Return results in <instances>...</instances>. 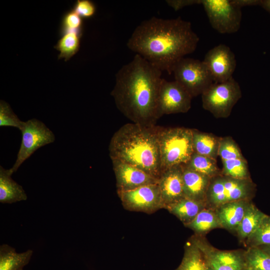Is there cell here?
I'll return each instance as SVG.
<instances>
[{
    "instance_id": "1",
    "label": "cell",
    "mask_w": 270,
    "mask_h": 270,
    "mask_svg": "<svg viewBox=\"0 0 270 270\" xmlns=\"http://www.w3.org/2000/svg\"><path fill=\"white\" fill-rule=\"evenodd\" d=\"M198 41L190 22L180 17H152L135 28L126 45L162 72L170 74L180 59L196 50Z\"/></svg>"
},
{
    "instance_id": "2",
    "label": "cell",
    "mask_w": 270,
    "mask_h": 270,
    "mask_svg": "<svg viewBox=\"0 0 270 270\" xmlns=\"http://www.w3.org/2000/svg\"><path fill=\"white\" fill-rule=\"evenodd\" d=\"M162 72L139 54L123 66L116 76L111 92L119 110L132 122L156 125L160 118L158 97Z\"/></svg>"
},
{
    "instance_id": "3",
    "label": "cell",
    "mask_w": 270,
    "mask_h": 270,
    "mask_svg": "<svg viewBox=\"0 0 270 270\" xmlns=\"http://www.w3.org/2000/svg\"><path fill=\"white\" fill-rule=\"evenodd\" d=\"M158 128L134 122L123 125L110 140L111 160L128 164L158 179L162 174Z\"/></svg>"
},
{
    "instance_id": "4",
    "label": "cell",
    "mask_w": 270,
    "mask_h": 270,
    "mask_svg": "<svg viewBox=\"0 0 270 270\" xmlns=\"http://www.w3.org/2000/svg\"><path fill=\"white\" fill-rule=\"evenodd\" d=\"M158 140L162 172L174 166L185 165L194 152L191 128L159 126Z\"/></svg>"
},
{
    "instance_id": "5",
    "label": "cell",
    "mask_w": 270,
    "mask_h": 270,
    "mask_svg": "<svg viewBox=\"0 0 270 270\" xmlns=\"http://www.w3.org/2000/svg\"><path fill=\"white\" fill-rule=\"evenodd\" d=\"M241 97L240 86L232 77L226 82L211 84L202 94V106L215 118H226Z\"/></svg>"
},
{
    "instance_id": "6",
    "label": "cell",
    "mask_w": 270,
    "mask_h": 270,
    "mask_svg": "<svg viewBox=\"0 0 270 270\" xmlns=\"http://www.w3.org/2000/svg\"><path fill=\"white\" fill-rule=\"evenodd\" d=\"M175 80L182 85L192 98L201 94L214 83L203 61L192 58L180 59L172 70Z\"/></svg>"
},
{
    "instance_id": "7",
    "label": "cell",
    "mask_w": 270,
    "mask_h": 270,
    "mask_svg": "<svg viewBox=\"0 0 270 270\" xmlns=\"http://www.w3.org/2000/svg\"><path fill=\"white\" fill-rule=\"evenodd\" d=\"M20 132L22 136L20 149L14 164L10 168L12 174L37 150L55 140L52 132L43 122L36 118L24 122Z\"/></svg>"
},
{
    "instance_id": "8",
    "label": "cell",
    "mask_w": 270,
    "mask_h": 270,
    "mask_svg": "<svg viewBox=\"0 0 270 270\" xmlns=\"http://www.w3.org/2000/svg\"><path fill=\"white\" fill-rule=\"evenodd\" d=\"M212 28L220 34L236 32L240 28L241 8L230 0H202Z\"/></svg>"
},
{
    "instance_id": "9",
    "label": "cell",
    "mask_w": 270,
    "mask_h": 270,
    "mask_svg": "<svg viewBox=\"0 0 270 270\" xmlns=\"http://www.w3.org/2000/svg\"><path fill=\"white\" fill-rule=\"evenodd\" d=\"M117 194L122 206L128 210L152 214L164 208L158 184Z\"/></svg>"
},
{
    "instance_id": "10",
    "label": "cell",
    "mask_w": 270,
    "mask_h": 270,
    "mask_svg": "<svg viewBox=\"0 0 270 270\" xmlns=\"http://www.w3.org/2000/svg\"><path fill=\"white\" fill-rule=\"evenodd\" d=\"M192 97L186 90L176 80H163L158 97L160 118L164 114L184 113L191 108Z\"/></svg>"
},
{
    "instance_id": "11",
    "label": "cell",
    "mask_w": 270,
    "mask_h": 270,
    "mask_svg": "<svg viewBox=\"0 0 270 270\" xmlns=\"http://www.w3.org/2000/svg\"><path fill=\"white\" fill-rule=\"evenodd\" d=\"M203 62L214 82H224L232 78L236 65L234 53L224 44H220L209 50Z\"/></svg>"
},
{
    "instance_id": "12",
    "label": "cell",
    "mask_w": 270,
    "mask_h": 270,
    "mask_svg": "<svg viewBox=\"0 0 270 270\" xmlns=\"http://www.w3.org/2000/svg\"><path fill=\"white\" fill-rule=\"evenodd\" d=\"M196 236L206 256L208 270H244L246 268L244 250H218L212 246L202 236Z\"/></svg>"
},
{
    "instance_id": "13",
    "label": "cell",
    "mask_w": 270,
    "mask_h": 270,
    "mask_svg": "<svg viewBox=\"0 0 270 270\" xmlns=\"http://www.w3.org/2000/svg\"><path fill=\"white\" fill-rule=\"evenodd\" d=\"M117 192L128 191L139 187L158 184V179L128 164L112 160Z\"/></svg>"
},
{
    "instance_id": "14",
    "label": "cell",
    "mask_w": 270,
    "mask_h": 270,
    "mask_svg": "<svg viewBox=\"0 0 270 270\" xmlns=\"http://www.w3.org/2000/svg\"><path fill=\"white\" fill-rule=\"evenodd\" d=\"M182 171L183 165L174 166L164 170L158 178L164 208L184 198Z\"/></svg>"
},
{
    "instance_id": "15",
    "label": "cell",
    "mask_w": 270,
    "mask_h": 270,
    "mask_svg": "<svg viewBox=\"0 0 270 270\" xmlns=\"http://www.w3.org/2000/svg\"><path fill=\"white\" fill-rule=\"evenodd\" d=\"M211 178L183 165L182 180L184 197L206 204V196Z\"/></svg>"
},
{
    "instance_id": "16",
    "label": "cell",
    "mask_w": 270,
    "mask_h": 270,
    "mask_svg": "<svg viewBox=\"0 0 270 270\" xmlns=\"http://www.w3.org/2000/svg\"><path fill=\"white\" fill-rule=\"evenodd\" d=\"M252 201L241 200L222 204L216 210L221 227L236 232Z\"/></svg>"
},
{
    "instance_id": "17",
    "label": "cell",
    "mask_w": 270,
    "mask_h": 270,
    "mask_svg": "<svg viewBox=\"0 0 270 270\" xmlns=\"http://www.w3.org/2000/svg\"><path fill=\"white\" fill-rule=\"evenodd\" d=\"M206 256L196 235L186 242L182 262L174 270H208Z\"/></svg>"
},
{
    "instance_id": "18",
    "label": "cell",
    "mask_w": 270,
    "mask_h": 270,
    "mask_svg": "<svg viewBox=\"0 0 270 270\" xmlns=\"http://www.w3.org/2000/svg\"><path fill=\"white\" fill-rule=\"evenodd\" d=\"M222 176L226 202L241 200H251L256 192V185L251 178L239 180Z\"/></svg>"
},
{
    "instance_id": "19",
    "label": "cell",
    "mask_w": 270,
    "mask_h": 270,
    "mask_svg": "<svg viewBox=\"0 0 270 270\" xmlns=\"http://www.w3.org/2000/svg\"><path fill=\"white\" fill-rule=\"evenodd\" d=\"M10 169L0 166V202L12 204L26 200L27 194L22 186L12 178Z\"/></svg>"
},
{
    "instance_id": "20",
    "label": "cell",
    "mask_w": 270,
    "mask_h": 270,
    "mask_svg": "<svg viewBox=\"0 0 270 270\" xmlns=\"http://www.w3.org/2000/svg\"><path fill=\"white\" fill-rule=\"evenodd\" d=\"M33 250L17 252L8 244L0 246V270H22L30 260Z\"/></svg>"
},
{
    "instance_id": "21",
    "label": "cell",
    "mask_w": 270,
    "mask_h": 270,
    "mask_svg": "<svg viewBox=\"0 0 270 270\" xmlns=\"http://www.w3.org/2000/svg\"><path fill=\"white\" fill-rule=\"evenodd\" d=\"M206 208H208L206 202L184 197L168 206L165 209L176 216L185 226L192 221Z\"/></svg>"
},
{
    "instance_id": "22",
    "label": "cell",
    "mask_w": 270,
    "mask_h": 270,
    "mask_svg": "<svg viewBox=\"0 0 270 270\" xmlns=\"http://www.w3.org/2000/svg\"><path fill=\"white\" fill-rule=\"evenodd\" d=\"M266 215L251 202L236 232L239 240L245 243L256 230Z\"/></svg>"
},
{
    "instance_id": "23",
    "label": "cell",
    "mask_w": 270,
    "mask_h": 270,
    "mask_svg": "<svg viewBox=\"0 0 270 270\" xmlns=\"http://www.w3.org/2000/svg\"><path fill=\"white\" fill-rule=\"evenodd\" d=\"M192 131L194 152L216 160L220 138L196 129Z\"/></svg>"
},
{
    "instance_id": "24",
    "label": "cell",
    "mask_w": 270,
    "mask_h": 270,
    "mask_svg": "<svg viewBox=\"0 0 270 270\" xmlns=\"http://www.w3.org/2000/svg\"><path fill=\"white\" fill-rule=\"evenodd\" d=\"M185 226L192 230L194 234L202 236L213 229L222 228L216 209L210 208H206L200 211Z\"/></svg>"
},
{
    "instance_id": "25",
    "label": "cell",
    "mask_w": 270,
    "mask_h": 270,
    "mask_svg": "<svg viewBox=\"0 0 270 270\" xmlns=\"http://www.w3.org/2000/svg\"><path fill=\"white\" fill-rule=\"evenodd\" d=\"M54 48L60 52L58 59L68 61L79 50L82 30L64 32Z\"/></svg>"
},
{
    "instance_id": "26",
    "label": "cell",
    "mask_w": 270,
    "mask_h": 270,
    "mask_svg": "<svg viewBox=\"0 0 270 270\" xmlns=\"http://www.w3.org/2000/svg\"><path fill=\"white\" fill-rule=\"evenodd\" d=\"M189 169L210 178L222 174L216 164V160L194 152L189 161L184 165Z\"/></svg>"
},
{
    "instance_id": "27",
    "label": "cell",
    "mask_w": 270,
    "mask_h": 270,
    "mask_svg": "<svg viewBox=\"0 0 270 270\" xmlns=\"http://www.w3.org/2000/svg\"><path fill=\"white\" fill-rule=\"evenodd\" d=\"M246 268L249 270H270V256L259 246L244 250Z\"/></svg>"
},
{
    "instance_id": "28",
    "label": "cell",
    "mask_w": 270,
    "mask_h": 270,
    "mask_svg": "<svg viewBox=\"0 0 270 270\" xmlns=\"http://www.w3.org/2000/svg\"><path fill=\"white\" fill-rule=\"evenodd\" d=\"M222 164V175L239 180L250 179L248 162L244 158L224 160Z\"/></svg>"
},
{
    "instance_id": "29",
    "label": "cell",
    "mask_w": 270,
    "mask_h": 270,
    "mask_svg": "<svg viewBox=\"0 0 270 270\" xmlns=\"http://www.w3.org/2000/svg\"><path fill=\"white\" fill-rule=\"evenodd\" d=\"M245 244L248 247L270 245V216H266L258 228Z\"/></svg>"
},
{
    "instance_id": "30",
    "label": "cell",
    "mask_w": 270,
    "mask_h": 270,
    "mask_svg": "<svg viewBox=\"0 0 270 270\" xmlns=\"http://www.w3.org/2000/svg\"><path fill=\"white\" fill-rule=\"evenodd\" d=\"M218 156L222 161L244 158L237 144L228 136L220 138Z\"/></svg>"
},
{
    "instance_id": "31",
    "label": "cell",
    "mask_w": 270,
    "mask_h": 270,
    "mask_svg": "<svg viewBox=\"0 0 270 270\" xmlns=\"http://www.w3.org/2000/svg\"><path fill=\"white\" fill-rule=\"evenodd\" d=\"M24 122L20 120L10 104L3 100L0 101V126H11L22 129Z\"/></svg>"
},
{
    "instance_id": "32",
    "label": "cell",
    "mask_w": 270,
    "mask_h": 270,
    "mask_svg": "<svg viewBox=\"0 0 270 270\" xmlns=\"http://www.w3.org/2000/svg\"><path fill=\"white\" fill-rule=\"evenodd\" d=\"M82 18L74 10L66 12L63 16L60 26L61 34L70 31L82 30Z\"/></svg>"
},
{
    "instance_id": "33",
    "label": "cell",
    "mask_w": 270,
    "mask_h": 270,
    "mask_svg": "<svg viewBox=\"0 0 270 270\" xmlns=\"http://www.w3.org/2000/svg\"><path fill=\"white\" fill-rule=\"evenodd\" d=\"M73 10L82 18H88L95 14L96 7L91 0H77L74 4Z\"/></svg>"
},
{
    "instance_id": "34",
    "label": "cell",
    "mask_w": 270,
    "mask_h": 270,
    "mask_svg": "<svg viewBox=\"0 0 270 270\" xmlns=\"http://www.w3.org/2000/svg\"><path fill=\"white\" fill-rule=\"evenodd\" d=\"M166 2L176 11L186 6L201 4L202 0H169Z\"/></svg>"
},
{
    "instance_id": "35",
    "label": "cell",
    "mask_w": 270,
    "mask_h": 270,
    "mask_svg": "<svg viewBox=\"0 0 270 270\" xmlns=\"http://www.w3.org/2000/svg\"><path fill=\"white\" fill-rule=\"evenodd\" d=\"M234 6L242 8L244 6H256L260 4L261 0H230Z\"/></svg>"
},
{
    "instance_id": "36",
    "label": "cell",
    "mask_w": 270,
    "mask_h": 270,
    "mask_svg": "<svg viewBox=\"0 0 270 270\" xmlns=\"http://www.w3.org/2000/svg\"><path fill=\"white\" fill-rule=\"evenodd\" d=\"M260 6L270 14V0H261Z\"/></svg>"
},
{
    "instance_id": "37",
    "label": "cell",
    "mask_w": 270,
    "mask_h": 270,
    "mask_svg": "<svg viewBox=\"0 0 270 270\" xmlns=\"http://www.w3.org/2000/svg\"><path fill=\"white\" fill-rule=\"evenodd\" d=\"M270 256V245L259 246Z\"/></svg>"
},
{
    "instance_id": "38",
    "label": "cell",
    "mask_w": 270,
    "mask_h": 270,
    "mask_svg": "<svg viewBox=\"0 0 270 270\" xmlns=\"http://www.w3.org/2000/svg\"><path fill=\"white\" fill-rule=\"evenodd\" d=\"M246 270H248V269L246 268Z\"/></svg>"
},
{
    "instance_id": "39",
    "label": "cell",
    "mask_w": 270,
    "mask_h": 270,
    "mask_svg": "<svg viewBox=\"0 0 270 270\" xmlns=\"http://www.w3.org/2000/svg\"><path fill=\"white\" fill-rule=\"evenodd\" d=\"M24 270V269H23V270Z\"/></svg>"
},
{
    "instance_id": "40",
    "label": "cell",
    "mask_w": 270,
    "mask_h": 270,
    "mask_svg": "<svg viewBox=\"0 0 270 270\" xmlns=\"http://www.w3.org/2000/svg\"><path fill=\"white\" fill-rule=\"evenodd\" d=\"M246 269L244 270H246Z\"/></svg>"
}]
</instances>
